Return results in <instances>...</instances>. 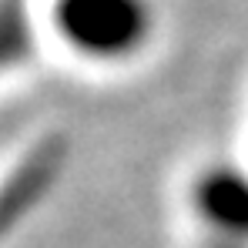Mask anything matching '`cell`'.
<instances>
[{"label":"cell","instance_id":"obj_1","mask_svg":"<svg viewBox=\"0 0 248 248\" xmlns=\"http://www.w3.org/2000/svg\"><path fill=\"white\" fill-rule=\"evenodd\" d=\"M54 24L91 57H124L144 44L151 14L144 0H57Z\"/></svg>","mask_w":248,"mask_h":248},{"label":"cell","instance_id":"obj_2","mask_svg":"<svg viewBox=\"0 0 248 248\" xmlns=\"http://www.w3.org/2000/svg\"><path fill=\"white\" fill-rule=\"evenodd\" d=\"M61 161H64V148L50 141V144L34 148L10 171V178L0 185V238L50 191L61 171Z\"/></svg>","mask_w":248,"mask_h":248},{"label":"cell","instance_id":"obj_3","mask_svg":"<svg viewBox=\"0 0 248 248\" xmlns=\"http://www.w3.org/2000/svg\"><path fill=\"white\" fill-rule=\"evenodd\" d=\"M195 202L215 235L248 242V174L235 168H211L195 185Z\"/></svg>","mask_w":248,"mask_h":248},{"label":"cell","instance_id":"obj_4","mask_svg":"<svg viewBox=\"0 0 248 248\" xmlns=\"http://www.w3.org/2000/svg\"><path fill=\"white\" fill-rule=\"evenodd\" d=\"M27 54V27L14 3H0V67Z\"/></svg>","mask_w":248,"mask_h":248},{"label":"cell","instance_id":"obj_5","mask_svg":"<svg viewBox=\"0 0 248 248\" xmlns=\"http://www.w3.org/2000/svg\"><path fill=\"white\" fill-rule=\"evenodd\" d=\"M205 248H248V242H242V238H228V235H215Z\"/></svg>","mask_w":248,"mask_h":248}]
</instances>
